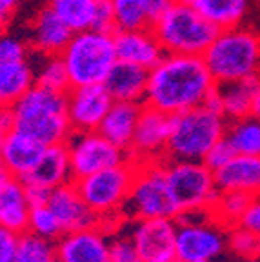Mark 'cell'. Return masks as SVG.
<instances>
[{
	"instance_id": "6da1fadb",
	"label": "cell",
	"mask_w": 260,
	"mask_h": 262,
	"mask_svg": "<svg viewBox=\"0 0 260 262\" xmlns=\"http://www.w3.org/2000/svg\"><path fill=\"white\" fill-rule=\"evenodd\" d=\"M215 88V78L200 55L164 53L149 70L144 104L179 115L202 106Z\"/></svg>"
},
{
	"instance_id": "7a4b0ae2",
	"label": "cell",
	"mask_w": 260,
	"mask_h": 262,
	"mask_svg": "<svg viewBox=\"0 0 260 262\" xmlns=\"http://www.w3.org/2000/svg\"><path fill=\"white\" fill-rule=\"evenodd\" d=\"M13 127L44 146L66 144L73 133L68 115V93L35 84L11 106Z\"/></svg>"
},
{
	"instance_id": "3957f363",
	"label": "cell",
	"mask_w": 260,
	"mask_h": 262,
	"mask_svg": "<svg viewBox=\"0 0 260 262\" xmlns=\"http://www.w3.org/2000/svg\"><path fill=\"white\" fill-rule=\"evenodd\" d=\"M202 58L216 84L260 77V35L242 26L220 29Z\"/></svg>"
},
{
	"instance_id": "277c9868",
	"label": "cell",
	"mask_w": 260,
	"mask_h": 262,
	"mask_svg": "<svg viewBox=\"0 0 260 262\" xmlns=\"http://www.w3.org/2000/svg\"><path fill=\"white\" fill-rule=\"evenodd\" d=\"M228 119L207 106L173 115L166 160H204L207 151L226 137Z\"/></svg>"
},
{
	"instance_id": "5b68a950",
	"label": "cell",
	"mask_w": 260,
	"mask_h": 262,
	"mask_svg": "<svg viewBox=\"0 0 260 262\" xmlns=\"http://www.w3.org/2000/svg\"><path fill=\"white\" fill-rule=\"evenodd\" d=\"M60 58L68 70L71 88L104 84L118 60L113 33L93 28L73 33Z\"/></svg>"
},
{
	"instance_id": "8992f818",
	"label": "cell",
	"mask_w": 260,
	"mask_h": 262,
	"mask_svg": "<svg viewBox=\"0 0 260 262\" xmlns=\"http://www.w3.org/2000/svg\"><path fill=\"white\" fill-rule=\"evenodd\" d=\"M151 31L166 53L202 57L220 29L193 4L186 0H175L159 20L151 24Z\"/></svg>"
},
{
	"instance_id": "52a82bcc",
	"label": "cell",
	"mask_w": 260,
	"mask_h": 262,
	"mask_svg": "<svg viewBox=\"0 0 260 262\" xmlns=\"http://www.w3.org/2000/svg\"><path fill=\"white\" fill-rule=\"evenodd\" d=\"M122 213L127 221L179 217V209L173 202L167 184L166 159L137 164L129 199Z\"/></svg>"
},
{
	"instance_id": "ba28073f",
	"label": "cell",
	"mask_w": 260,
	"mask_h": 262,
	"mask_svg": "<svg viewBox=\"0 0 260 262\" xmlns=\"http://www.w3.org/2000/svg\"><path fill=\"white\" fill-rule=\"evenodd\" d=\"M177 221V255L180 262L216 260L228 251L229 229L209 209L182 213Z\"/></svg>"
},
{
	"instance_id": "9c48e42d",
	"label": "cell",
	"mask_w": 260,
	"mask_h": 262,
	"mask_svg": "<svg viewBox=\"0 0 260 262\" xmlns=\"http://www.w3.org/2000/svg\"><path fill=\"white\" fill-rule=\"evenodd\" d=\"M166 177L179 215L211 209L220 193L215 171L204 160H166Z\"/></svg>"
},
{
	"instance_id": "30bf717a",
	"label": "cell",
	"mask_w": 260,
	"mask_h": 262,
	"mask_svg": "<svg viewBox=\"0 0 260 262\" xmlns=\"http://www.w3.org/2000/svg\"><path fill=\"white\" fill-rule=\"evenodd\" d=\"M135 171L137 164L133 160H126L122 164L75 180V184L85 204L100 219L124 211L135 180Z\"/></svg>"
},
{
	"instance_id": "8fae6325",
	"label": "cell",
	"mask_w": 260,
	"mask_h": 262,
	"mask_svg": "<svg viewBox=\"0 0 260 262\" xmlns=\"http://www.w3.org/2000/svg\"><path fill=\"white\" fill-rule=\"evenodd\" d=\"M73 180L129 160L127 151L115 146L100 131H73L66 142Z\"/></svg>"
},
{
	"instance_id": "7c38bea8",
	"label": "cell",
	"mask_w": 260,
	"mask_h": 262,
	"mask_svg": "<svg viewBox=\"0 0 260 262\" xmlns=\"http://www.w3.org/2000/svg\"><path fill=\"white\" fill-rule=\"evenodd\" d=\"M35 86L31 51L22 40L0 35V107L13 104Z\"/></svg>"
},
{
	"instance_id": "4fadbf2b",
	"label": "cell",
	"mask_w": 260,
	"mask_h": 262,
	"mask_svg": "<svg viewBox=\"0 0 260 262\" xmlns=\"http://www.w3.org/2000/svg\"><path fill=\"white\" fill-rule=\"evenodd\" d=\"M129 222L127 237L144 262H180L177 255L175 219H140Z\"/></svg>"
},
{
	"instance_id": "5bb4252c",
	"label": "cell",
	"mask_w": 260,
	"mask_h": 262,
	"mask_svg": "<svg viewBox=\"0 0 260 262\" xmlns=\"http://www.w3.org/2000/svg\"><path fill=\"white\" fill-rule=\"evenodd\" d=\"M173 115L157 110L153 106L142 104L127 155L133 162H147V160H164L166 147L171 133Z\"/></svg>"
},
{
	"instance_id": "9a60e30c",
	"label": "cell",
	"mask_w": 260,
	"mask_h": 262,
	"mask_svg": "<svg viewBox=\"0 0 260 262\" xmlns=\"http://www.w3.org/2000/svg\"><path fill=\"white\" fill-rule=\"evenodd\" d=\"M113 102L104 84L71 88L68 91V115L73 131H97Z\"/></svg>"
},
{
	"instance_id": "2e32d148",
	"label": "cell",
	"mask_w": 260,
	"mask_h": 262,
	"mask_svg": "<svg viewBox=\"0 0 260 262\" xmlns=\"http://www.w3.org/2000/svg\"><path fill=\"white\" fill-rule=\"evenodd\" d=\"M60 262H110L111 238L100 226L66 231L55 242Z\"/></svg>"
},
{
	"instance_id": "e0dca14e",
	"label": "cell",
	"mask_w": 260,
	"mask_h": 262,
	"mask_svg": "<svg viewBox=\"0 0 260 262\" xmlns=\"http://www.w3.org/2000/svg\"><path fill=\"white\" fill-rule=\"evenodd\" d=\"M48 206L58 217L64 233L98 226V215L85 204L77 184H75V180H69L66 184L51 189Z\"/></svg>"
},
{
	"instance_id": "ac0fdd59",
	"label": "cell",
	"mask_w": 260,
	"mask_h": 262,
	"mask_svg": "<svg viewBox=\"0 0 260 262\" xmlns=\"http://www.w3.org/2000/svg\"><path fill=\"white\" fill-rule=\"evenodd\" d=\"M113 37L118 60L142 66L146 70H151L166 53L151 28L117 29Z\"/></svg>"
},
{
	"instance_id": "d6986e66",
	"label": "cell",
	"mask_w": 260,
	"mask_h": 262,
	"mask_svg": "<svg viewBox=\"0 0 260 262\" xmlns=\"http://www.w3.org/2000/svg\"><path fill=\"white\" fill-rule=\"evenodd\" d=\"M29 204L26 182L0 166V226L16 233L28 231Z\"/></svg>"
},
{
	"instance_id": "ffe728a7",
	"label": "cell",
	"mask_w": 260,
	"mask_h": 262,
	"mask_svg": "<svg viewBox=\"0 0 260 262\" xmlns=\"http://www.w3.org/2000/svg\"><path fill=\"white\" fill-rule=\"evenodd\" d=\"M46 146L33 139L31 135L20 129L13 127L6 135L4 146H2V157H0V166L9 171L13 177L24 179L38 162V159L44 153Z\"/></svg>"
},
{
	"instance_id": "44dd1931",
	"label": "cell",
	"mask_w": 260,
	"mask_h": 262,
	"mask_svg": "<svg viewBox=\"0 0 260 262\" xmlns=\"http://www.w3.org/2000/svg\"><path fill=\"white\" fill-rule=\"evenodd\" d=\"M219 191H242L260 195V157L236 153L228 164L215 171Z\"/></svg>"
},
{
	"instance_id": "7402d4cb",
	"label": "cell",
	"mask_w": 260,
	"mask_h": 262,
	"mask_svg": "<svg viewBox=\"0 0 260 262\" xmlns=\"http://www.w3.org/2000/svg\"><path fill=\"white\" fill-rule=\"evenodd\" d=\"M28 186H38L44 189H53L62 186L71 177V162H69V153L66 144H53L46 146L44 153L35 164V168L22 179Z\"/></svg>"
},
{
	"instance_id": "603a6c76",
	"label": "cell",
	"mask_w": 260,
	"mask_h": 262,
	"mask_svg": "<svg viewBox=\"0 0 260 262\" xmlns=\"http://www.w3.org/2000/svg\"><path fill=\"white\" fill-rule=\"evenodd\" d=\"M147 80H149V70H146L142 66L117 60L113 70L104 80V86L110 91L113 100L144 104Z\"/></svg>"
},
{
	"instance_id": "cb8c5ba5",
	"label": "cell",
	"mask_w": 260,
	"mask_h": 262,
	"mask_svg": "<svg viewBox=\"0 0 260 262\" xmlns=\"http://www.w3.org/2000/svg\"><path fill=\"white\" fill-rule=\"evenodd\" d=\"M73 37V31L51 11V8H46L35 16L31 24V49L44 55H60L68 42Z\"/></svg>"
},
{
	"instance_id": "d4e9b609",
	"label": "cell",
	"mask_w": 260,
	"mask_h": 262,
	"mask_svg": "<svg viewBox=\"0 0 260 262\" xmlns=\"http://www.w3.org/2000/svg\"><path fill=\"white\" fill-rule=\"evenodd\" d=\"M142 104L138 102H120L115 100L104 120L98 126V131L106 137L110 142L127 151L133 142L135 129H137L138 117H140Z\"/></svg>"
},
{
	"instance_id": "484cf974",
	"label": "cell",
	"mask_w": 260,
	"mask_h": 262,
	"mask_svg": "<svg viewBox=\"0 0 260 262\" xmlns=\"http://www.w3.org/2000/svg\"><path fill=\"white\" fill-rule=\"evenodd\" d=\"M258 84L260 77L239 78V80L216 84L215 91L220 100V110L224 117L228 120H235L251 115L253 98H255Z\"/></svg>"
},
{
	"instance_id": "4316f807",
	"label": "cell",
	"mask_w": 260,
	"mask_h": 262,
	"mask_svg": "<svg viewBox=\"0 0 260 262\" xmlns=\"http://www.w3.org/2000/svg\"><path fill=\"white\" fill-rule=\"evenodd\" d=\"M186 2L195 6L219 29L240 26L249 9V0H186Z\"/></svg>"
},
{
	"instance_id": "83f0119b",
	"label": "cell",
	"mask_w": 260,
	"mask_h": 262,
	"mask_svg": "<svg viewBox=\"0 0 260 262\" xmlns=\"http://www.w3.org/2000/svg\"><path fill=\"white\" fill-rule=\"evenodd\" d=\"M49 8L73 33L93 28L97 0H49Z\"/></svg>"
},
{
	"instance_id": "f1b7e54d",
	"label": "cell",
	"mask_w": 260,
	"mask_h": 262,
	"mask_svg": "<svg viewBox=\"0 0 260 262\" xmlns=\"http://www.w3.org/2000/svg\"><path fill=\"white\" fill-rule=\"evenodd\" d=\"M226 139L240 155L260 157V120L255 119L253 115L231 120L228 122Z\"/></svg>"
},
{
	"instance_id": "f546056e",
	"label": "cell",
	"mask_w": 260,
	"mask_h": 262,
	"mask_svg": "<svg viewBox=\"0 0 260 262\" xmlns=\"http://www.w3.org/2000/svg\"><path fill=\"white\" fill-rule=\"evenodd\" d=\"M40 55V62L38 64H35L31 60L33 70H35V84L48 88V90L68 93L71 90V82H69L68 70H66L60 55Z\"/></svg>"
},
{
	"instance_id": "4dcf8cb0",
	"label": "cell",
	"mask_w": 260,
	"mask_h": 262,
	"mask_svg": "<svg viewBox=\"0 0 260 262\" xmlns=\"http://www.w3.org/2000/svg\"><path fill=\"white\" fill-rule=\"evenodd\" d=\"M253 196L242 191H220L215 204L211 206V217L228 229L236 226L242 219V215L248 209Z\"/></svg>"
},
{
	"instance_id": "1f68e13d",
	"label": "cell",
	"mask_w": 260,
	"mask_h": 262,
	"mask_svg": "<svg viewBox=\"0 0 260 262\" xmlns=\"http://www.w3.org/2000/svg\"><path fill=\"white\" fill-rule=\"evenodd\" d=\"M153 0H113L117 29L149 28V9Z\"/></svg>"
},
{
	"instance_id": "d6a6232c",
	"label": "cell",
	"mask_w": 260,
	"mask_h": 262,
	"mask_svg": "<svg viewBox=\"0 0 260 262\" xmlns=\"http://www.w3.org/2000/svg\"><path fill=\"white\" fill-rule=\"evenodd\" d=\"M57 260V250L55 241H48L35 233L18 235V246H16L15 262H55Z\"/></svg>"
},
{
	"instance_id": "836d02e7",
	"label": "cell",
	"mask_w": 260,
	"mask_h": 262,
	"mask_svg": "<svg viewBox=\"0 0 260 262\" xmlns=\"http://www.w3.org/2000/svg\"><path fill=\"white\" fill-rule=\"evenodd\" d=\"M28 231L29 233L38 235V237H42V238H48V241H55V242L64 233L60 221H58L55 211L49 208L48 204L31 206L29 221H28Z\"/></svg>"
},
{
	"instance_id": "e575fe53",
	"label": "cell",
	"mask_w": 260,
	"mask_h": 262,
	"mask_svg": "<svg viewBox=\"0 0 260 262\" xmlns=\"http://www.w3.org/2000/svg\"><path fill=\"white\" fill-rule=\"evenodd\" d=\"M228 251L240 260L260 257V238L253 231L246 229L244 226L236 224L229 229Z\"/></svg>"
},
{
	"instance_id": "d590c367",
	"label": "cell",
	"mask_w": 260,
	"mask_h": 262,
	"mask_svg": "<svg viewBox=\"0 0 260 262\" xmlns=\"http://www.w3.org/2000/svg\"><path fill=\"white\" fill-rule=\"evenodd\" d=\"M110 262H144L138 250L127 237H113L111 238Z\"/></svg>"
},
{
	"instance_id": "8d00e7d4",
	"label": "cell",
	"mask_w": 260,
	"mask_h": 262,
	"mask_svg": "<svg viewBox=\"0 0 260 262\" xmlns=\"http://www.w3.org/2000/svg\"><path fill=\"white\" fill-rule=\"evenodd\" d=\"M235 155H236L235 147H233L231 142L224 137V139H220L219 142L207 151V155L204 157V164H206L207 168H211L213 171H216V169L222 168L224 164H228Z\"/></svg>"
},
{
	"instance_id": "74e56055",
	"label": "cell",
	"mask_w": 260,
	"mask_h": 262,
	"mask_svg": "<svg viewBox=\"0 0 260 262\" xmlns=\"http://www.w3.org/2000/svg\"><path fill=\"white\" fill-rule=\"evenodd\" d=\"M93 29L107 31V33L117 31L113 0H97V8H95V16H93Z\"/></svg>"
},
{
	"instance_id": "f35d334b",
	"label": "cell",
	"mask_w": 260,
	"mask_h": 262,
	"mask_svg": "<svg viewBox=\"0 0 260 262\" xmlns=\"http://www.w3.org/2000/svg\"><path fill=\"white\" fill-rule=\"evenodd\" d=\"M18 235L20 233L0 226V262H15Z\"/></svg>"
},
{
	"instance_id": "ab89813d",
	"label": "cell",
	"mask_w": 260,
	"mask_h": 262,
	"mask_svg": "<svg viewBox=\"0 0 260 262\" xmlns=\"http://www.w3.org/2000/svg\"><path fill=\"white\" fill-rule=\"evenodd\" d=\"M239 226H244L246 229L253 231V233L260 238V195L251 199L248 209H246V213L242 215V219H240Z\"/></svg>"
},
{
	"instance_id": "60d3db41",
	"label": "cell",
	"mask_w": 260,
	"mask_h": 262,
	"mask_svg": "<svg viewBox=\"0 0 260 262\" xmlns=\"http://www.w3.org/2000/svg\"><path fill=\"white\" fill-rule=\"evenodd\" d=\"M11 129H13L11 107H0V157H2V146H4L6 135Z\"/></svg>"
},
{
	"instance_id": "b9f144b4",
	"label": "cell",
	"mask_w": 260,
	"mask_h": 262,
	"mask_svg": "<svg viewBox=\"0 0 260 262\" xmlns=\"http://www.w3.org/2000/svg\"><path fill=\"white\" fill-rule=\"evenodd\" d=\"M26 191H28L29 204L40 206V204H48L51 189H44V188H38V186H28L26 184Z\"/></svg>"
},
{
	"instance_id": "7bdbcfd3",
	"label": "cell",
	"mask_w": 260,
	"mask_h": 262,
	"mask_svg": "<svg viewBox=\"0 0 260 262\" xmlns=\"http://www.w3.org/2000/svg\"><path fill=\"white\" fill-rule=\"evenodd\" d=\"M173 2H175V0H153V4H151V9H149L151 24H153L155 20H159L160 16H162L164 13L171 8V4H173ZM149 28H151V26H149Z\"/></svg>"
},
{
	"instance_id": "ee69618b",
	"label": "cell",
	"mask_w": 260,
	"mask_h": 262,
	"mask_svg": "<svg viewBox=\"0 0 260 262\" xmlns=\"http://www.w3.org/2000/svg\"><path fill=\"white\" fill-rule=\"evenodd\" d=\"M11 15H13V9L0 0V35H2L4 29L8 28L9 20H11Z\"/></svg>"
},
{
	"instance_id": "f6af8a7d",
	"label": "cell",
	"mask_w": 260,
	"mask_h": 262,
	"mask_svg": "<svg viewBox=\"0 0 260 262\" xmlns=\"http://www.w3.org/2000/svg\"><path fill=\"white\" fill-rule=\"evenodd\" d=\"M251 115L255 119L260 120V84L256 88V93H255V98H253V106H251Z\"/></svg>"
},
{
	"instance_id": "bcb514c9",
	"label": "cell",
	"mask_w": 260,
	"mask_h": 262,
	"mask_svg": "<svg viewBox=\"0 0 260 262\" xmlns=\"http://www.w3.org/2000/svg\"><path fill=\"white\" fill-rule=\"evenodd\" d=\"M2 2H4V4H6V6H9V8H11V9H15V8H16V6L20 4L22 0H2Z\"/></svg>"
},
{
	"instance_id": "7dc6e473",
	"label": "cell",
	"mask_w": 260,
	"mask_h": 262,
	"mask_svg": "<svg viewBox=\"0 0 260 262\" xmlns=\"http://www.w3.org/2000/svg\"><path fill=\"white\" fill-rule=\"evenodd\" d=\"M242 262H260V257H255V258H249V260H242Z\"/></svg>"
},
{
	"instance_id": "c3c4849f",
	"label": "cell",
	"mask_w": 260,
	"mask_h": 262,
	"mask_svg": "<svg viewBox=\"0 0 260 262\" xmlns=\"http://www.w3.org/2000/svg\"><path fill=\"white\" fill-rule=\"evenodd\" d=\"M200 262H215V260H200Z\"/></svg>"
},
{
	"instance_id": "681fc988",
	"label": "cell",
	"mask_w": 260,
	"mask_h": 262,
	"mask_svg": "<svg viewBox=\"0 0 260 262\" xmlns=\"http://www.w3.org/2000/svg\"><path fill=\"white\" fill-rule=\"evenodd\" d=\"M55 262H60V260H58V258H57V260H55Z\"/></svg>"
}]
</instances>
